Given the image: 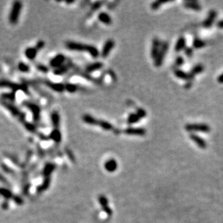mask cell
<instances>
[{
  "label": "cell",
  "instance_id": "obj_42",
  "mask_svg": "<svg viewBox=\"0 0 223 223\" xmlns=\"http://www.w3.org/2000/svg\"><path fill=\"white\" fill-rule=\"evenodd\" d=\"M191 86V81H188V82L185 84L184 85V88H190Z\"/></svg>",
  "mask_w": 223,
  "mask_h": 223
},
{
  "label": "cell",
  "instance_id": "obj_18",
  "mask_svg": "<svg viewBox=\"0 0 223 223\" xmlns=\"http://www.w3.org/2000/svg\"><path fill=\"white\" fill-rule=\"evenodd\" d=\"M99 20L105 25H110L112 24V19L110 15L106 12H100L98 15Z\"/></svg>",
  "mask_w": 223,
  "mask_h": 223
},
{
  "label": "cell",
  "instance_id": "obj_39",
  "mask_svg": "<svg viewBox=\"0 0 223 223\" xmlns=\"http://www.w3.org/2000/svg\"><path fill=\"white\" fill-rule=\"evenodd\" d=\"M103 3L102 2H95V3L93 4V10H97V9H98L100 7V6H101V4Z\"/></svg>",
  "mask_w": 223,
  "mask_h": 223
},
{
  "label": "cell",
  "instance_id": "obj_7",
  "mask_svg": "<svg viewBox=\"0 0 223 223\" xmlns=\"http://www.w3.org/2000/svg\"><path fill=\"white\" fill-rule=\"evenodd\" d=\"M23 105L30 110L33 114V120L35 121H39L40 119V113H41V109H40L39 106H37L36 104L32 103L30 102H25Z\"/></svg>",
  "mask_w": 223,
  "mask_h": 223
},
{
  "label": "cell",
  "instance_id": "obj_29",
  "mask_svg": "<svg viewBox=\"0 0 223 223\" xmlns=\"http://www.w3.org/2000/svg\"><path fill=\"white\" fill-rule=\"evenodd\" d=\"M98 126L101 127L102 129H104V130H106V131L112 130V129H113V126L112 124L106 121H102V120H99Z\"/></svg>",
  "mask_w": 223,
  "mask_h": 223
},
{
  "label": "cell",
  "instance_id": "obj_16",
  "mask_svg": "<svg viewBox=\"0 0 223 223\" xmlns=\"http://www.w3.org/2000/svg\"><path fill=\"white\" fill-rule=\"evenodd\" d=\"M174 75H175L176 77L179 78L180 80H188V81H191V80H192V77H191L189 73H187L181 70H179V69L175 70V71H174Z\"/></svg>",
  "mask_w": 223,
  "mask_h": 223
},
{
  "label": "cell",
  "instance_id": "obj_23",
  "mask_svg": "<svg viewBox=\"0 0 223 223\" xmlns=\"http://www.w3.org/2000/svg\"><path fill=\"white\" fill-rule=\"evenodd\" d=\"M51 119L54 129H59L60 126V116L59 113H58L57 111H53V112L51 113Z\"/></svg>",
  "mask_w": 223,
  "mask_h": 223
},
{
  "label": "cell",
  "instance_id": "obj_34",
  "mask_svg": "<svg viewBox=\"0 0 223 223\" xmlns=\"http://www.w3.org/2000/svg\"><path fill=\"white\" fill-rule=\"evenodd\" d=\"M184 62H185V60L182 56H178L175 60V66H178V67H179V66H181L182 65H184Z\"/></svg>",
  "mask_w": 223,
  "mask_h": 223
},
{
  "label": "cell",
  "instance_id": "obj_5",
  "mask_svg": "<svg viewBox=\"0 0 223 223\" xmlns=\"http://www.w3.org/2000/svg\"><path fill=\"white\" fill-rule=\"evenodd\" d=\"M0 88H8L12 90V92L15 93L18 90H24L27 92L26 89L23 84L15 83L7 80H0Z\"/></svg>",
  "mask_w": 223,
  "mask_h": 223
},
{
  "label": "cell",
  "instance_id": "obj_35",
  "mask_svg": "<svg viewBox=\"0 0 223 223\" xmlns=\"http://www.w3.org/2000/svg\"><path fill=\"white\" fill-rule=\"evenodd\" d=\"M184 52H185V54L186 55V57H188L189 58H191L193 56V48L191 47H186V48L184 49Z\"/></svg>",
  "mask_w": 223,
  "mask_h": 223
},
{
  "label": "cell",
  "instance_id": "obj_31",
  "mask_svg": "<svg viewBox=\"0 0 223 223\" xmlns=\"http://www.w3.org/2000/svg\"><path fill=\"white\" fill-rule=\"evenodd\" d=\"M68 70L69 69L66 66H61L56 69V70L53 71V73H54L56 75H61L67 72Z\"/></svg>",
  "mask_w": 223,
  "mask_h": 223
},
{
  "label": "cell",
  "instance_id": "obj_27",
  "mask_svg": "<svg viewBox=\"0 0 223 223\" xmlns=\"http://www.w3.org/2000/svg\"><path fill=\"white\" fill-rule=\"evenodd\" d=\"M141 119L142 118L139 116L137 113H131L128 116V119H127V123L129 124H134L139 122Z\"/></svg>",
  "mask_w": 223,
  "mask_h": 223
},
{
  "label": "cell",
  "instance_id": "obj_3",
  "mask_svg": "<svg viewBox=\"0 0 223 223\" xmlns=\"http://www.w3.org/2000/svg\"><path fill=\"white\" fill-rule=\"evenodd\" d=\"M22 7H23V4L20 1H16L13 3L12 7L11 9L10 15H9V22L10 24L15 25L18 22Z\"/></svg>",
  "mask_w": 223,
  "mask_h": 223
},
{
  "label": "cell",
  "instance_id": "obj_21",
  "mask_svg": "<svg viewBox=\"0 0 223 223\" xmlns=\"http://www.w3.org/2000/svg\"><path fill=\"white\" fill-rule=\"evenodd\" d=\"M204 66H203L202 64H197V65H195L193 67H192V69H191L190 71V72H189V74H190L191 77H192L193 79L196 75H197L198 74H200V73L204 72Z\"/></svg>",
  "mask_w": 223,
  "mask_h": 223
},
{
  "label": "cell",
  "instance_id": "obj_30",
  "mask_svg": "<svg viewBox=\"0 0 223 223\" xmlns=\"http://www.w3.org/2000/svg\"><path fill=\"white\" fill-rule=\"evenodd\" d=\"M171 2V1H167V0H158V1H155L152 3L151 8L152 10H157L160 7V6H161L162 4L168 3V2Z\"/></svg>",
  "mask_w": 223,
  "mask_h": 223
},
{
  "label": "cell",
  "instance_id": "obj_40",
  "mask_svg": "<svg viewBox=\"0 0 223 223\" xmlns=\"http://www.w3.org/2000/svg\"><path fill=\"white\" fill-rule=\"evenodd\" d=\"M217 80V82H219V83L223 84V73H222L221 75L218 76Z\"/></svg>",
  "mask_w": 223,
  "mask_h": 223
},
{
  "label": "cell",
  "instance_id": "obj_4",
  "mask_svg": "<svg viewBox=\"0 0 223 223\" xmlns=\"http://www.w3.org/2000/svg\"><path fill=\"white\" fill-rule=\"evenodd\" d=\"M185 129L189 132H204L210 131V126L206 124H188L185 126Z\"/></svg>",
  "mask_w": 223,
  "mask_h": 223
},
{
  "label": "cell",
  "instance_id": "obj_1",
  "mask_svg": "<svg viewBox=\"0 0 223 223\" xmlns=\"http://www.w3.org/2000/svg\"><path fill=\"white\" fill-rule=\"evenodd\" d=\"M66 46L68 49L77 51H86L93 57L97 58L100 55L99 51L95 46L84 44L82 43H77V42L68 41L66 43Z\"/></svg>",
  "mask_w": 223,
  "mask_h": 223
},
{
  "label": "cell",
  "instance_id": "obj_24",
  "mask_svg": "<svg viewBox=\"0 0 223 223\" xmlns=\"http://www.w3.org/2000/svg\"><path fill=\"white\" fill-rule=\"evenodd\" d=\"M50 138L57 143H59L61 141V134L59 129H54L50 134Z\"/></svg>",
  "mask_w": 223,
  "mask_h": 223
},
{
  "label": "cell",
  "instance_id": "obj_26",
  "mask_svg": "<svg viewBox=\"0 0 223 223\" xmlns=\"http://www.w3.org/2000/svg\"><path fill=\"white\" fill-rule=\"evenodd\" d=\"M206 45H207L206 42H205L204 40L198 39V38H195V39H193L192 43L193 47L196 48V49H200V48H204L205 46H206Z\"/></svg>",
  "mask_w": 223,
  "mask_h": 223
},
{
  "label": "cell",
  "instance_id": "obj_28",
  "mask_svg": "<svg viewBox=\"0 0 223 223\" xmlns=\"http://www.w3.org/2000/svg\"><path fill=\"white\" fill-rule=\"evenodd\" d=\"M1 100H5V101H14L15 100V93H3L1 95Z\"/></svg>",
  "mask_w": 223,
  "mask_h": 223
},
{
  "label": "cell",
  "instance_id": "obj_13",
  "mask_svg": "<svg viewBox=\"0 0 223 223\" xmlns=\"http://www.w3.org/2000/svg\"><path fill=\"white\" fill-rule=\"evenodd\" d=\"M65 61V57L62 54H58L53 57L50 61L51 66L54 68H58L59 66H62V64Z\"/></svg>",
  "mask_w": 223,
  "mask_h": 223
},
{
  "label": "cell",
  "instance_id": "obj_11",
  "mask_svg": "<svg viewBox=\"0 0 223 223\" xmlns=\"http://www.w3.org/2000/svg\"><path fill=\"white\" fill-rule=\"evenodd\" d=\"M160 46H161V43L158 38H154L152 40V48H151V57L153 59H155L156 57H157L158 53H159Z\"/></svg>",
  "mask_w": 223,
  "mask_h": 223
},
{
  "label": "cell",
  "instance_id": "obj_2",
  "mask_svg": "<svg viewBox=\"0 0 223 223\" xmlns=\"http://www.w3.org/2000/svg\"><path fill=\"white\" fill-rule=\"evenodd\" d=\"M169 50V43L168 41H165L161 43L159 53L155 59H154V66L156 67H160L162 65L165 60V57Z\"/></svg>",
  "mask_w": 223,
  "mask_h": 223
},
{
  "label": "cell",
  "instance_id": "obj_32",
  "mask_svg": "<svg viewBox=\"0 0 223 223\" xmlns=\"http://www.w3.org/2000/svg\"><path fill=\"white\" fill-rule=\"evenodd\" d=\"M18 69L22 72H28L30 71V66L24 62H20L18 64Z\"/></svg>",
  "mask_w": 223,
  "mask_h": 223
},
{
  "label": "cell",
  "instance_id": "obj_37",
  "mask_svg": "<svg viewBox=\"0 0 223 223\" xmlns=\"http://www.w3.org/2000/svg\"><path fill=\"white\" fill-rule=\"evenodd\" d=\"M25 128H26L27 129H28V131H31V132H35V126H33V125L32 124H30V123H25Z\"/></svg>",
  "mask_w": 223,
  "mask_h": 223
},
{
  "label": "cell",
  "instance_id": "obj_19",
  "mask_svg": "<svg viewBox=\"0 0 223 223\" xmlns=\"http://www.w3.org/2000/svg\"><path fill=\"white\" fill-rule=\"evenodd\" d=\"M82 120L84 123L88 124L89 125H93V126H98L99 123V120L95 119V117L88 114H84L82 116Z\"/></svg>",
  "mask_w": 223,
  "mask_h": 223
},
{
  "label": "cell",
  "instance_id": "obj_38",
  "mask_svg": "<svg viewBox=\"0 0 223 223\" xmlns=\"http://www.w3.org/2000/svg\"><path fill=\"white\" fill-rule=\"evenodd\" d=\"M44 46H45V42L43 41H39V42H38L36 46H35V48H37V50H41L44 47Z\"/></svg>",
  "mask_w": 223,
  "mask_h": 223
},
{
  "label": "cell",
  "instance_id": "obj_6",
  "mask_svg": "<svg viewBox=\"0 0 223 223\" xmlns=\"http://www.w3.org/2000/svg\"><path fill=\"white\" fill-rule=\"evenodd\" d=\"M0 103H1L2 106H4V108L7 109V110L10 111L13 116H15L16 117H20L21 119V120L24 121V119H25V114L21 113L20 111L16 106H15L14 105L10 103V102L5 101V100H0Z\"/></svg>",
  "mask_w": 223,
  "mask_h": 223
},
{
  "label": "cell",
  "instance_id": "obj_17",
  "mask_svg": "<svg viewBox=\"0 0 223 223\" xmlns=\"http://www.w3.org/2000/svg\"><path fill=\"white\" fill-rule=\"evenodd\" d=\"M184 6L187 9H191L195 11H200L202 10V6L197 1H185Z\"/></svg>",
  "mask_w": 223,
  "mask_h": 223
},
{
  "label": "cell",
  "instance_id": "obj_25",
  "mask_svg": "<svg viewBox=\"0 0 223 223\" xmlns=\"http://www.w3.org/2000/svg\"><path fill=\"white\" fill-rule=\"evenodd\" d=\"M117 162L115 160L111 159L109 160L106 162V163L105 164V168L109 172H113L117 169Z\"/></svg>",
  "mask_w": 223,
  "mask_h": 223
},
{
  "label": "cell",
  "instance_id": "obj_8",
  "mask_svg": "<svg viewBox=\"0 0 223 223\" xmlns=\"http://www.w3.org/2000/svg\"><path fill=\"white\" fill-rule=\"evenodd\" d=\"M217 11L215 10H211L209 12L207 18L204 20V22H203V26H204L205 28H211L213 24L215 23V21L216 18H217Z\"/></svg>",
  "mask_w": 223,
  "mask_h": 223
},
{
  "label": "cell",
  "instance_id": "obj_20",
  "mask_svg": "<svg viewBox=\"0 0 223 223\" xmlns=\"http://www.w3.org/2000/svg\"><path fill=\"white\" fill-rule=\"evenodd\" d=\"M102 66H103V64H102V62L98 61L95 62V63L90 64L86 67V72L88 73L94 72L95 71H98L101 69Z\"/></svg>",
  "mask_w": 223,
  "mask_h": 223
},
{
  "label": "cell",
  "instance_id": "obj_14",
  "mask_svg": "<svg viewBox=\"0 0 223 223\" xmlns=\"http://www.w3.org/2000/svg\"><path fill=\"white\" fill-rule=\"evenodd\" d=\"M186 47V38L180 36L179 39H178L175 45V52H180L183 50H184Z\"/></svg>",
  "mask_w": 223,
  "mask_h": 223
},
{
  "label": "cell",
  "instance_id": "obj_41",
  "mask_svg": "<svg viewBox=\"0 0 223 223\" xmlns=\"http://www.w3.org/2000/svg\"><path fill=\"white\" fill-rule=\"evenodd\" d=\"M217 27L220 29H223V20H221L217 22Z\"/></svg>",
  "mask_w": 223,
  "mask_h": 223
},
{
  "label": "cell",
  "instance_id": "obj_22",
  "mask_svg": "<svg viewBox=\"0 0 223 223\" xmlns=\"http://www.w3.org/2000/svg\"><path fill=\"white\" fill-rule=\"evenodd\" d=\"M38 53V50L35 47H30L26 48L25 51V57L30 60H34L35 58L36 57Z\"/></svg>",
  "mask_w": 223,
  "mask_h": 223
},
{
  "label": "cell",
  "instance_id": "obj_33",
  "mask_svg": "<svg viewBox=\"0 0 223 223\" xmlns=\"http://www.w3.org/2000/svg\"><path fill=\"white\" fill-rule=\"evenodd\" d=\"M64 85H65V90H66L68 92H70L71 93H75L77 90L78 88L77 85H75V84H64Z\"/></svg>",
  "mask_w": 223,
  "mask_h": 223
},
{
  "label": "cell",
  "instance_id": "obj_10",
  "mask_svg": "<svg viewBox=\"0 0 223 223\" xmlns=\"http://www.w3.org/2000/svg\"><path fill=\"white\" fill-rule=\"evenodd\" d=\"M146 129L144 128H134V127H129L124 130V133L128 135L134 136H144L146 134Z\"/></svg>",
  "mask_w": 223,
  "mask_h": 223
},
{
  "label": "cell",
  "instance_id": "obj_9",
  "mask_svg": "<svg viewBox=\"0 0 223 223\" xmlns=\"http://www.w3.org/2000/svg\"><path fill=\"white\" fill-rule=\"evenodd\" d=\"M115 46V41L113 39H108L107 40L106 43H104L103 47L102 48L101 51V56L102 57L106 58L110 54L111 51L113 50V48Z\"/></svg>",
  "mask_w": 223,
  "mask_h": 223
},
{
  "label": "cell",
  "instance_id": "obj_36",
  "mask_svg": "<svg viewBox=\"0 0 223 223\" xmlns=\"http://www.w3.org/2000/svg\"><path fill=\"white\" fill-rule=\"evenodd\" d=\"M37 69L39 71H41V72L44 73L48 72V68L47 66L43 65V64H39V65H37Z\"/></svg>",
  "mask_w": 223,
  "mask_h": 223
},
{
  "label": "cell",
  "instance_id": "obj_12",
  "mask_svg": "<svg viewBox=\"0 0 223 223\" xmlns=\"http://www.w3.org/2000/svg\"><path fill=\"white\" fill-rule=\"evenodd\" d=\"M190 139L197 144L198 148L201 149H206L207 148V142L205 140L203 139L202 137H199V136L196 134H190Z\"/></svg>",
  "mask_w": 223,
  "mask_h": 223
},
{
  "label": "cell",
  "instance_id": "obj_15",
  "mask_svg": "<svg viewBox=\"0 0 223 223\" xmlns=\"http://www.w3.org/2000/svg\"><path fill=\"white\" fill-rule=\"evenodd\" d=\"M46 84L50 89H51V90L53 91H56V92L61 93L65 90V85L61 83H55V82H46Z\"/></svg>",
  "mask_w": 223,
  "mask_h": 223
}]
</instances>
